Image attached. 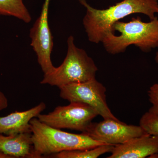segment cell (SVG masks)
<instances>
[{
  "instance_id": "1",
  "label": "cell",
  "mask_w": 158,
  "mask_h": 158,
  "mask_svg": "<svg viewBox=\"0 0 158 158\" xmlns=\"http://www.w3.org/2000/svg\"><path fill=\"white\" fill-rule=\"evenodd\" d=\"M86 9L83 24L88 40L98 44L106 34L113 32L114 24L130 15L142 13L154 19L158 13L157 0H123L106 9H97L90 6L86 0H79Z\"/></svg>"
},
{
  "instance_id": "2",
  "label": "cell",
  "mask_w": 158,
  "mask_h": 158,
  "mask_svg": "<svg viewBox=\"0 0 158 158\" xmlns=\"http://www.w3.org/2000/svg\"><path fill=\"white\" fill-rule=\"evenodd\" d=\"M30 123L35 158L63 151L89 149L107 144L94 140L83 133L72 134L51 127L36 117L32 118Z\"/></svg>"
},
{
  "instance_id": "3",
  "label": "cell",
  "mask_w": 158,
  "mask_h": 158,
  "mask_svg": "<svg viewBox=\"0 0 158 158\" xmlns=\"http://www.w3.org/2000/svg\"><path fill=\"white\" fill-rule=\"evenodd\" d=\"M113 30L120 35L110 32L105 36L102 43L109 53L123 52L131 45H135L148 52L158 47V19L156 16L149 22L142 21L141 18H133L128 22L118 21L114 24Z\"/></svg>"
},
{
  "instance_id": "4",
  "label": "cell",
  "mask_w": 158,
  "mask_h": 158,
  "mask_svg": "<svg viewBox=\"0 0 158 158\" xmlns=\"http://www.w3.org/2000/svg\"><path fill=\"white\" fill-rule=\"evenodd\" d=\"M67 42V54L62 64L51 73L44 74L40 84L60 88L95 78L98 69L92 58L84 50L76 47L72 36L68 37Z\"/></svg>"
},
{
  "instance_id": "5",
  "label": "cell",
  "mask_w": 158,
  "mask_h": 158,
  "mask_svg": "<svg viewBox=\"0 0 158 158\" xmlns=\"http://www.w3.org/2000/svg\"><path fill=\"white\" fill-rule=\"evenodd\" d=\"M98 115L96 110L89 105L72 102L67 106H57L48 114H40L37 118L51 127L76 130L83 133Z\"/></svg>"
},
{
  "instance_id": "6",
  "label": "cell",
  "mask_w": 158,
  "mask_h": 158,
  "mask_svg": "<svg viewBox=\"0 0 158 158\" xmlns=\"http://www.w3.org/2000/svg\"><path fill=\"white\" fill-rule=\"evenodd\" d=\"M61 98L69 102L89 105L104 119H118L111 112L106 99V89L96 78L81 83H72L59 88Z\"/></svg>"
},
{
  "instance_id": "7",
  "label": "cell",
  "mask_w": 158,
  "mask_h": 158,
  "mask_svg": "<svg viewBox=\"0 0 158 158\" xmlns=\"http://www.w3.org/2000/svg\"><path fill=\"white\" fill-rule=\"evenodd\" d=\"M50 0H45L41 13L30 30L31 46L37 55V62L44 74L53 72L51 55L53 48V36L49 26L48 9Z\"/></svg>"
},
{
  "instance_id": "8",
  "label": "cell",
  "mask_w": 158,
  "mask_h": 158,
  "mask_svg": "<svg viewBox=\"0 0 158 158\" xmlns=\"http://www.w3.org/2000/svg\"><path fill=\"white\" fill-rule=\"evenodd\" d=\"M83 134L94 140L116 145L132 138L146 135L140 125L126 124L118 119L106 118L99 123H91Z\"/></svg>"
},
{
  "instance_id": "9",
  "label": "cell",
  "mask_w": 158,
  "mask_h": 158,
  "mask_svg": "<svg viewBox=\"0 0 158 158\" xmlns=\"http://www.w3.org/2000/svg\"><path fill=\"white\" fill-rule=\"evenodd\" d=\"M108 158H144L158 153V136L146 134L115 145Z\"/></svg>"
},
{
  "instance_id": "10",
  "label": "cell",
  "mask_w": 158,
  "mask_h": 158,
  "mask_svg": "<svg viewBox=\"0 0 158 158\" xmlns=\"http://www.w3.org/2000/svg\"><path fill=\"white\" fill-rule=\"evenodd\" d=\"M46 108L45 103L39 104L28 110L15 112L7 116L0 117V134L5 135L20 133H31L30 121L37 117Z\"/></svg>"
},
{
  "instance_id": "11",
  "label": "cell",
  "mask_w": 158,
  "mask_h": 158,
  "mask_svg": "<svg viewBox=\"0 0 158 158\" xmlns=\"http://www.w3.org/2000/svg\"><path fill=\"white\" fill-rule=\"evenodd\" d=\"M0 150L13 158H35L31 133L0 134Z\"/></svg>"
},
{
  "instance_id": "12",
  "label": "cell",
  "mask_w": 158,
  "mask_h": 158,
  "mask_svg": "<svg viewBox=\"0 0 158 158\" xmlns=\"http://www.w3.org/2000/svg\"><path fill=\"white\" fill-rule=\"evenodd\" d=\"M0 15L13 16L26 23L32 19L23 0H0Z\"/></svg>"
},
{
  "instance_id": "13",
  "label": "cell",
  "mask_w": 158,
  "mask_h": 158,
  "mask_svg": "<svg viewBox=\"0 0 158 158\" xmlns=\"http://www.w3.org/2000/svg\"><path fill=\"white\" fill-rule=\"evenodd\" d=\"M115 145L106 144L89 149L67 151L52 155L56 158H97L102 155L111 152Z\"/></svg>"
},
{
  "instance_id": "14",
  "label": "cell",
  "mask_w": 158,
  "mask_h": 158,
  "mask_svg": "<svg viewBox=\"0 0 158 158\" xmlns=\"http://www.w3.org/2000/svg\"><path fill=\"white\" fill-rule=\"evenodd\" d=\"M139 125L147 134L158 136V113L148 111L141 116Z\"/></svg>"
},
{
  "instance_id": "15",
  "label": "cell",
  "mask_w": 158,
  "mask_h": 158,
  "mask_svg": "<svg viewBox=\"0 0 158 158\" xmlns=\"http://www.w3.org/2000/svg\"><path fill=\"white\" fill-rule=\"evenodd\" d=\"M148 94L149 102L152 105L148 111L158 113V83L154 84L150 88Z\"/></svg>"
},
{
  "instance_id": "16",
  "label": "cell",
  "mask_w": 158,
  "mask_h": 158,
  "mask_svg": "<svg viewBox=\"0 0 158 158\" xmlns=\"http://www.w3.org/2000/svg\"><path fill=\"white\" fill-rule=\"evenodd\" d=\"M8 106V100L5 94L0 90V111Z\"/></svg>"
},
{
  "instance_id": "17",
  "label": "cell",
  "mask_w": 158,
  "mask_h": 158,
  "mask_svg": "<svg viewBox=\"0 0 158 158\" xmlns=\"http://www.w3.org/2000/svg\"><path fill=\"white\" fill-rule=\"evenodd\" d=\"M0 158H13L11 156L6 154L2 151L0 150Z\"/></svg>"
},
{
  "instance_id": "18",
  "label": "cell",
  "mask_w": 158,
  "mask_h": 158,
  "mask_svg": "<svg viewBox=\"0 0 158 158\" xmlns=\"http://www.w3.org/2000/svg\"><path fill=\"white\" fill-rule=\"evenodd\" d=\"M149 158H158V153L152 155V156H150Z\"/></svg>"
},
{
  "instance_id": "19",
  "label": "cell",
  "mask_w": 158,
  "mask_h": 158,
  "mask_svg": "<svg viewBox=\"0 0 158 158\" xmlns=\"http://www.w3.org/2000/svg\"><path fill=\"white\" fill-rule=\"evenodd\" d=\"M155 61L158 64V52H157L156 54Z\"/></svg>"
}]
</instances>
